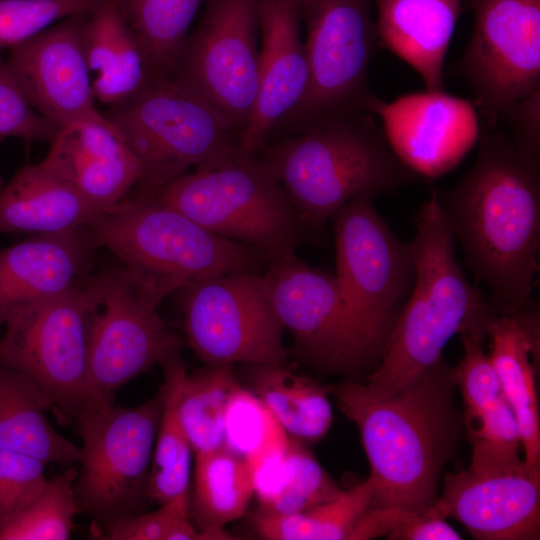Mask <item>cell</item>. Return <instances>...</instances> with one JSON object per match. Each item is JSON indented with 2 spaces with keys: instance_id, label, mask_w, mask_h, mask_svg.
I'll use <instances>...</instances> for the list:
<instances>
[{
  "instance_id": "cell-33",
  "label": "cell",
  "mask_w": 540,
  "mask_h": 540,
  "mask_svg": "<svg viewBox=\"0 0 540 540\" xmlns=\"http://www.w3.org/2000/svg\"><path fill=\"white\" fill-rule=\"evenodd\" d=\"M143 46L157 77L169 78L205 0H112Z\"/></svg>"
},
{
  "instance_id": "cell-14",
  "label": "cell",
  "mask_w": 540,
  "mask_h": 540,
  "mask_svg": "<svg viewBox=\"0 0 540 540\" xmlns=\"http://www.w3.org/2000/svg\"><path fill=\"white\" fill-rule=\"evenodd\" d=\"M474 25L452 71L471 87L482 128L540 89V0H472Z\"/></svg>"
},
{
  "instance_id": "cell-15",
  "label": "cell",
  "mask_w": 540,
  "mask_h": 540,
  "mask_svg": "<svg viewBox=\"0 0 540 540\" xmlns=\"http://www.w3.org/2000/svg\"><path fill=\"white\" fill-rule=\"evenodd\" d=\"M262 0H206L169 76L218 110L242 133L259 78Z\"/></svg>"
},
{
  "instance_id": "cell-34",
  "label": "cell",
  "mask_w": 540,
  "mask_h": 540,
  "mask_svg": "<svg viewBox=\"0 0 540 540\" xmlns=\"http://www.w3.org/2000/svg\"><path fill=\"white\" fill-rule=\"evenodd\" d=\"M78 470L69 467L48 479L38 495L8 520L0 523V540H68L78 508L74 482Z\"/></svg>"
},
{
  "instance_id": "cell-18",
  "label": "cell",
  "mask_w": 540,
  "mask_h": 540,
  "mask_svg": "<svg viewBox=\"0 0 540 540\" xmlns=\"http://www.w3.org/2000/svg\"><path fill=\"white\" fill-rule=\"evenodd\" d=\"M375 116L399 159L427 178L455 168L477 143L481 130L474 103L444 90L427 89L383 101Z\"/></svg>"
},
{
  "instance_id": "cell-44",
  "label": "cell",
  "mask_w": 540,
  "mask_h": 540,
  "mask_svg": "<svg viewBox=\"0 0 540 540\" xmlns=\"http://www.w3.org/2000/svg\"><path fill=\"white\" fill-rule=\"evenodd\" d=\"M435 503L422 510L406 509L386 537L397 540H459L461 535L445 521Z\"/></svg>"
},
{
  "instance_id": "cell-23",
  "label": "cell",
  "mask_w": 540,
  "mask_h": 540,
  "mask_svg": "<svg viewBox=\"0 0 540 540\" xmlns=\"http://www.w3.org/2000/svg\"><path fill=\"white\" fill-rule=\"evenodd\" d=\"M489 358L505 401L517 421L524 463L540 484V421L531 357L539 356V311L532 299L516 310L499 314L492 323Z\"/></svg>"
},
{
  "instance_id": "cell-39",
  "label": "cell",
  "mask_w": 540,
  "mask_h": 540,
  "mask_svg": "<svg viewBox=\"0 0 540 540\" xmlns=\"http://www.w3.org/2000/svg\"><path fill=\"white\" fill-rule=\"evenodd\" d=\"M464 356L453 369L465 406L466 426L495 406L502 398V388L497 372L484 352L485 338L471 333L461 334Z\"/></svg>"
},
{
  "instance_id": "cell-2",
  "label": "cell",
  "mask_w": 540,
  "mask_h": 540,
  "mask_svg": "<svg viewBox=\"0 0 540 540\" xmlns=\"http://www.w3.org/2000/svg\"><path fill=\"white\" fill-rule=\"evenodd\" d=\"M455 385L453 370L443 361L385 397L358 378L328 386L359 429L374 489L370 506L422 510L437 501L441 472L459 432Z\"/></svg>"
},
{
  "instance_id": "cell-24",
  "label": "cell",
  "mask_w": 540,
  "mask_h": 540,
  "mask_svg": "<svg viewBox=\"0 0 540 540\" xmlns=\"http://www.w3.org/2000/svg\"><path fill=\"white\" fill-rule=\"evenodd\" d=\"M380 49L413 68L429 90H444L445 56L462 0H374Z\"/></svg>"
},
{
  "instance_id": "cell-27",
  "label": "cell",
  "mask_w": 540,
  "mask_h": 540,
  "mask_svg": "<svg viewBox=\"0 0 540 540\" xmlns=\"http://www.w3.org/2000/svg\"><path fill=\"white\" fill-rule=\"evenodd\" d=\"M50 405L27 377L0 362V450L23 454L44 463L70 465L80 448L49 422Z\"/></svg>"
},
{
  "instance_id": "cell-19",
  "label": "cell",
  "mask_w": 540,
  "mask_h": 540,
  "mask_svg": "<svg viewBox=\"0 0 540 540\" xmlns=\"http://www.w3.org/2000/svg\"><path fill=\"white\" fill-rule=\"evenodd\" d=\"M300 27L295 0L261 1L258 88L240 137L244 155H256L306 97L310 72Z\"/></svg>"
},
{
  "instance_id": "cell-10",
  "label": "cell",
  "mask_w": 540,
  "mask_h": 540,
  "mask_svg": "<svg viewBox=\"0 0 540 540\" xmlns=\"http://www.w3.org/2000/svg\"><path fill=\"white\" fill-rule=\"evenodd\" d=\"M336 250L335 279L345 307L379 360L411 292L415 263L411 242L401 241L360 196L331 218Z\"/></svg>"
},
{
  "instance_id": "cell-12",
  "label": "cell",
  "mask_w": 540,
  "mask_h": 540,
  "mask_svg": "<svg viewBox=\"0 0 540 540\" xmlns=\"http://www.w3.org/2000/svg\"><path fill=\"white\" fill-rule=\"evenodd\" d=\"M188 345L207 365L287 363L285 328L259 272H236L178 291Z\"/></svg>"
},
{
  "instance_id": "cell-32",
  "label": "cell",
  "mask_w": 540,
  "mask_h": 540,
  "mask_svg": "<svg viewBox=\"0 0 540 540\" xmlns=\"http://www.w3.org/2000/svg\"><path fill=\"white\" fill-rule=\"evenodd\" d=\"M234 365H208L195 374L183 373L177 396V416L195 454L224 445V420L231 394L239 385Z\"/></svg>"
},
{
  "instance_id": "cell-13",
  "label": "cell",
  "mask_w": 540,
  "mask_h": 540,
  "mask_svg": "<svg viewBox=\"0 0 540 540\" xmlns=\"http://www.w3.org/2000/svg\"><path fill=\"white\" fill-rule=\"evenodd\" d=\"M262 275L273 308L304 362L348 378L369 375L378 366L380 360L350 317L335 276L308 265L296 252L267 262Z\"/></svg>"
},
{
  "instance_id": "cell-30",
  "label": "cell",
  "mask_w": 540,
  "mask_h": 540,
  "mask_svg": "<svg viewBox=\"0 0 540 540\" xmlns=\"http://www.w3.org/2000/svg\"><path fill=\"white\" fill-rule=\"evenodd\" d=\"M164 382L163 409L156 434L148 497L159 505L171 501L189 502L191 445L177 416V396L186 365L180 354L161 364Z\"/></svg>"
},
{
  "instance_id": "cell-31",
  "label": "cell",
  "mask_w": 540,
  "mask_h": 540,
  "mask_svg": "<svg viewBox=\"0 0 540 540\" xmlns=\"http://www.w3.org/2000/svg\"><path fill=\"white\" fill-rule=\"evenodd\" d=\"M374 495L369 478L343 490L340 496L309 510L276 514L256 510L250 522L256 533L268 540H349Z\"/></svg>"
},
{
  "instance_id": "cell-8",
  "label": "cell",
  "mask_w": 540,
  "mask_h": 540,
  "mask_svg": "<svg viewBox=\"0 0 540 540\" xmlns=\"http://www.w3.org/2000/svg\"><path fill=\"white\" fill-rule=\"evenodd\" d=\"M99 297L93 277L11 314L0 362L31 380L61 421H75L89 402L88 348Z\"/></svg>"
},
{
  "instance_id": "cell-43",
  "label": "cell",
  "mask_w": 540,
  "mask_h": 540,
  "mask_svg": "<svg viewBox=\"0 0 540 540\" xmlns=\"http://www.w3.org/2000/svg\"><path fill=\"white\" fill-rule=\"evenodd\" d=\"M500 118L511 127L514 145L540 158V89L512 104Z\"/></svg>"
},
{
  "instance_id": "cell-28",
  "label": "cell",
  "mask_w": 540,
  "mask_h": 540,
  "mask_svg": "<svg viewBox=\"0 0 540 540\" xmlns=\"http://www.w3.org/2000/svg\"><path fill=\"white\" fill-rule=\"evenodd\" d=\"M248 389L268 407L285 433L300 442L322 439L333 420L328 386L287 363L243 364Z\"/></svg>"
},
{
  "instance_id": "cell-41",
  "label": "cell",
  "mask_w": 540,
  "mask_h": 540,
  "mask_svg": "<svg viewBox=\"0 0 540 540\" xmlns=\"http://www.w3.org/2000/svg\"><path fill=\"white\" fill-rule=\"evenodd\" d=\"M45 464L32 457L0 450V523L8 520L42 490Z\"/></svg>"
},
{
  "instance_id": "cell-35",
  "label": "cell",
  "mask_w": 540,
  "mask_h": 540,
  "mask_svg": "<svg viewBox=\"0 0 540 540\" xmlns=\"http://www.w3.org/2000/svg\"><path fill=\"white\" fill-rule=\"evenodd\" d=\"M304 444L289 437L279 493L261 510L276 514L299 513L331 501L343 492Z\"/></svg>"
},
{
  "instance_id": "cell-26",
  "label": "cell",
  "mask_w": 540,
  "mask_h": 540,
  "mask_svg": "<svg viewBox=\"0 0 540 540\" xmlns=\"http://www.w3.org/2000/svg\"><path fill=\"white\" fill-rule=\"evenodd\" d=\"M82 47L96 101L112 106L141 91L155 76L139 39L112 0L83 18Z\"/></svg>"
},
{
  "instance_id": "cell-21",
  "label": "cell",
  "mask_w": 540,
  "mask_h": 540,
  "mask_svg": "<svg viewBox=\"0 0 540 540\" xmlns=\"http://www.w3.org/2000/svg\"><path fill=\"white\" fill-rule=\"evenodd\" d=\"M96 247L85 227L0 248V326L15 311L84 282Z\"/></svg>"
},
{
  "instance_id": "cell-36",
  "label": "cell",
  "mask_w": 540,
  "mask_h": 540,
  "mask_svg": "<svg viewBox=\"0 0 540 540\" xmlns=\"http://www.w3.org/2000/svg\"><path fill=\"white\" fill-rule=\"evenodd\" d=\"M467 428L472 447L470 470L501 472L526 467L520 457L519 427L504 396Z\"/></svg>"
},
{
  "instance_id": "cell-3",
  "label": "cell",
  "mask_w": 540,
  "mask_h": 540,
  "mask_svg": "<svg viewBox=\"0 0 540 540\" xmlns=\"http://www.w3.org/2000/svg\"><path fill=\"white\" fill-rule=\"evenodd\" d=\"M415 222L413 286L378 366L364 381L379 397L395 393L442 363L443 349L454 335L488 337L499 315L464 275L435 189Z\"/></svg>"
},
{
  "instance_id": "cell-37",
  "label": "cell",
  "mask_w": 540,
  "mask_h": 540,
  "mask_svg": "<svg viewBox=\"0 0 540 540\" xmlns=\"http://www.w3.org/2000/svg\"><path fill=\"white\" fill-rule=\"evenodd\" d=\"M288 437L256 394L241 384L234 389L225 412V448L245 459L286 442Z\"/></svg>"
},
{
  "instance_id": "cell-17",
  "label": "cell",
  "mask_w": 540,
  "mask_h": 540,
  "mask_svg": "<svg viewBox=\"0 0 540 540\" xmlns=\"http://www.w3.org/2000/svg\"><path fill=\"white\" fill-rule=\"evenodd\" d=\"M84 15L66 17L12 47L5 60L29 104L59 129L107 122L95 104L83 52Z\"/></svg>"
},
{
  "instance_id": "cell-38",
  "label": "cell",
  "mask_w": 540,
  "mask_h": 540,
  "mask_svg": "<svg viewBox=\"0 0 540 540\" xmlns=\"http://www.w3.org/2000/svg\"><path fill=\"white\" fill-rule=\"evenodd\" d=\"M103 0H0V52L26 41L56 22L88 14Z\"/></svg>"
},
{
  "instance_id": "cell-7",
  "label": "cell",
  "mask_w": 540,
  "mask_h": 540,
  "mask_svg": "<svg viewBox=\"0 0 540 540\" xmlns=\"http://www.w3.org/2000/svg\"><path fill=\"white\" fill-rule=\"evenodd\" d=\"M103 115L142 168L129 196L154 198L191 166L239 150L241 131L200 96L167 77L152 78Z\"/></svg>"
},
{
  "instance_id": "cell-29",
  "label": "cell",
  "mask_w": 540,
  "mask_h": 540,
  "mask_svg": "<svg viewBox=\"0 0 540 540\" xmlns=\"http://www.w3.org/2000/svg\"><path fill=\"white\" fill-rule=\"evenodd\" d=\"M253 496L244 458L224 446L195 454L189 515L199 530L221 529L239 519Z\"/></svg>"
},
{
  "instance_id": "cell-5",
  "label": "cell",
  "mask_w": 540,
  "mask_h": 540,
  "mask_svg": "<svg viewBox=\"0 0 540 540\" xmlns=\"http://www.w3.org/2000/svg\"><path fill=\"white\" fill-rule=\"evenodd\" d=\"M99 246L113 253L140 291L157 307L199 280L236 272H260L257 250L212 234L153 198L128 196L90 224Z\"/></svg>"
},
{
  "instance_id": "cell-42",
  "label": "cell",
  "mask_w": 540,
  "mask_h": 540,
  "mask_svg": "<svg viewBox=\"0 0 540 540\" xmlns=\"http://www.w3.org/2000/svg\"><path fill=\"white\" fill-rule=\"evenodd\" d=\"M189 515V502L171 501L152 512H140L117 518L101 528H92V536L105 540H171L176 525Z\"/></svg>"
},
{
  "instance_id": "cell-1",
  "label": "cell",
  "mask_w": 540,
  "mask_h": 540,
  "mask_svg": "<svg viewBox=\"0 0 540 540\" xmlns=\"http://www.w3.org/2000/svg\"><path fill=\"white\" fill-rule=\"evenodd\" d=\"M478 157L462 181L436 191L454 240L499 314L531 299L539 271L540 158L511 138L482 128Z\"/></svg>"
},
{
  "instance_id": "cell-25",
  "label": "cell",
  "mask_w": 540,
  "mask_h": 540,
  "mask_svg": "<svg viewBox=\"0 0 540 540\" xmlns=\"http://www.w3.org/2000/svg\"><path fill=\"white\" fill-rule=\"evenodd\" d=\"M101 210L41 163L0 186V234H57L89 227Z\"/></svg>"
},
{
  "instance_id": "cell-20",
  "label": "cell",
  "mask_w": 540,
  "mask_h": 540,
  "mask_svg": "<svg viewBox=\"0 0 540 540\" xmlns=\"http://www.w3.org/2000/svg\"><path fill=\"white\" fill-rule=\"evenodd\" d=\"M540 484L526 467L501 472L469 468L444 476L435 505L445 517L459 521L480 540L539 538Z\"/></svg>"
},
{
  "instance_id": "cell-4",
  "label": "cell",
  "mask_w": 540,
  "mask_h": 540,
  "mask_svg": "<svg viewBox=\"0 0 540 540\" xmlns=\"http://www.w3.org/2000/svg\"><path fill=\"white\" fill-rule=\"evenodd\" d=\"M256 156L278 180L312 238L349 201L392 194L417 177L394 153L374 115L365 112L313 123L266 144Z\"/></svg>"
},
{
  "instance_id": "cell-9",
  "label": "cell",
  "mask_w": 540,
  "mask_h": 540,
  "mask_svg": "<svg viewBox=\"0 0 540 540\" xmlns=\"http://www.w3.org/2000/svg\"><path fill=\"white\" fill-rule=\"evenodd\" d=\"M163 392L141 405L88 403L75 419L82 438L74 482L78 513L101 528L119 517L144 512Z\"/></svg>"
},
{
  "instance_id": "cell-11",
  "label": "cell",
  "mask_w": 540,
  "mask_h": 540,
  "mask_svg": "<svg viewBox=\"0 0 540 540\" xmlns=\"http://www.w3.org/2000/svg\"><path fill=\"white\" fill-rule=\"evenodd\" d=\"M306 28L310 80L305 99L282 123L296 133L318 121L354 112L375 116L383 100L368 70L379 50L374 0H295Z\"/></svg>"
},
{
  "instance_id": "cell-40",
  "label": "cell",
  "mask_w": 540,
  "mask_h": 540,
  "mask_svg": "<svg viewBox=\"0 0 540 540\" xmlns=\"http://www.w3.org/2000/svg\"><path fill=\"white\" fill-rule=\"evenodd\" d=\"M58 130L29 104L0 56V140L51 142Z\"/></svg>"
},
{
  "instance_id": "cell-6",
  "label": "cell",
  "mask_w": 540,
  "mask_h": 540,
  "mask_svg": "<svg viewBox=\"0 0 540 540\" xmlns=\"http://www.w3.org/2000/svg\"><path fill=\"white\" fill-rule=\"evenodd\" d=\"M153 199L212 234L257 250L267 262L312 238L274 175L256 155L240 150L185 172Z\"/></svg>"
},
{
  "instance_id": "cell-22",
  "label": "cell",
  "mask_w": 540,
  "mask_h": 540,
  "mask_svg": "<svg viewBox=\"0 0 540 540\" xmlns=\"http://www.w3.org/2000/svg\"><path fill=\"white\" fill-rule=\"evenodd\" d=\"M40 163L101 211L128 197L142 176L135 154L107 122L62 127Z\"/></svg>"
},
{
  "instance_id": "cell-45",
  "label": "cell",
  "mask_w": 540,
  "mask_h": 540,
  "mask_svg": "<svg viewBox=\"0 0 540 540\" xmlns=\"http://www.w3.org/2000/svg\"><path fill=\"white\" fill-rule=\"evenodd\" d=\"M3 183H4V181H3V179H2V177H1V175H0V186H1Z\"/></svg>"
},
{
  "instance_id": "cell-16",
  "label": "cell",
  "mask_w": 540,
  "mask_h": 540,
  "mask_svg": "<svg viewBox=\"0 0 540 540\" xmlns=\"http://www.w3.org/2000/svg\"><path fill=\"white\" fill-rule=\"evenodd\" d=\"M92 277L99 304L89 335L88 403L106 404L129 381L180 354L183 341L122 265Z\"/></svg>"
}]
</instances>
